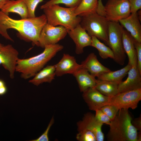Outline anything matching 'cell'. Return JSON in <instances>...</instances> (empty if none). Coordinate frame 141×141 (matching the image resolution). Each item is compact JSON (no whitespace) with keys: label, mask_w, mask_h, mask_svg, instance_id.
Segmentation results:
<instances>
[{"label":"cell","mask_w":141,"mask_h":141,"mask_svg":"<svg viewBox=\"0 0 141 141\" xmlns=\"http://www.w3.org/2000/svg\"><path fill=\"white\" fill-rule=\"evenodd\" d=\"M123 28L119 22L109 21L108 45L113 52L114 60L121 65L124 64L126 58L122 42Z\"/></svg>","instance_id":"obj_6"},{"label":"cell","mask_w":141,"mask_h":141,"mask_svg":"<svg viewBox=\"0 0 141 141\" xmlns=\"http://www.w3.org/2000/svg\"><path fill=\"white\" fill-rule=\"evenodd\" d=\"M56 75L61 76L66 74L73 75L81 68V64H78L75 57L68 54H64L60 61L54 65Z\"/></svg>","instance_id":"obj_14"},{"label":"cell","mask_w":141,"mask_h":141,"mask_svg":"<svg viewBox=\"0 0 141 141\" xmlns=\"http://www.w3.org/2000/svg\"><path fill=\"white\" fill-rule=\"evenodd\" d=\"M104 8L105 16L110 21L118 22L131 14L128 0H108Z\"/></svg>","instance_id":"obj_7"},{"label":"cell","mask_w":141,"mask_h":141,"mask_svg":"<svg viewBox=\"0 0 141 141\" xmlns=\"http://www.w3.org/2000/svg\"><path fill=\"white\" fill-rule=\"evenodd\" d=\"M55 75V65H48L36 73L29 82L37 86L44 82L50 83Z\"/></svg>","instance_id":"obj_21"},{"label":"cell","mask_w":141,"mask_h":141,"mask_svg":"<svg viewBox=\"0 0 141 141\" xmlns=\"http://www.w3.org/2000/svg\"><path fill=\"white\" fill-rule=\"evenodd\" d=\"M132 66L128 63L123 68L119 70L110 71L100 75L97 79L113 82L119 84L122 81L124 78L126 76Z\"/></svg>","instance_id":"obj_22"},{"label":"cell","mask_w":141,"mask_h":141,"mask_svg":"<svg viewBox=\"0 0 141 141\" xmlns=\"http://www.w3.org/2000/svg\"><path fill=\"white\" fill-rule=\"evenodd\" d=\"M73 75L75 77L81 92L89 88L95 87L96 85L97 79L84 68L79 69Z\"/></svg>","instance_id":"obj_18"},{"label":"cell","mask_w":141,"mask_h":141,"mask_svg":"<svg viewBox=\"0 0 141 141\" xmlns=\"http://www.w3.org/2000/svg\"><path fill=\"white\" fill-rule=\"evenodd\" d=\"M91 37V46L96 48L98 51L99 55L104 59L110 58L114 59V54L111 49L101 42L95 36Z\"/></svg>","instance_id":"obj_25"},{"label":"cell","mask_w":141,"mask_h":141,"mask_svg":"<svg viewBox=\"0 0 141 141\" xmlns=\"http://www.w3.org/2000/svg\"><path fill=\"white\" fill-rule=\"evenodd\" d=\"M82 0H50L42 5L40 7L41 9L54 4H64L66 6L69 8H75L79 4Z\"/></svg>","instance_id":"obj_26"},{"label":"cell","mask_w":141,"mask_h":141,"mask_svg":"<svg viewBox=\"0 0 141 141\" xmlns=\"http://www.w3.org/2000/svg\"><path fill=\"white\" fill-rule=\"evenodd\" d=\"M100 109L110 118L111 120L114 118L119 110L116 106L110 104L105 105Z\"/></svg>","instance_id":"obj_29"},{"label":"cell","mask_w":141,"mask_h":141,"mask_svg":"<svg viewBox=\"0 0 141 141\" xmlns=\"http://www.w3.org/2000/svg\"><path fill=\"white\" fill-rule=\"evenodd\" d=\"M43 0H24L26 5L28 11V18L36 17L35 11L38 4Z\"/></svg>","instance_id":"obj_28"},{"label":"cell","mask_w":141,"mask_h":141,"mask_svg":"<svg viewBox=\"0 0 141 141\" xmlns=\"http://www.w3.org/2000/svg\"><path fill=\"white\" fill-rule=\"evenodd\" d=\"M1 10L7 15L9 13H14L19 14L21 19L28 18L27 9L24 0H9Z\"/></svg>","instance_id":"obj_20"},{"label":"cell","mask_w":141,"mask_h":141,"mask_svg":"<svg viewBox=\"0 0 141 141\" xmlns=\"http://www.w3.org/2000/svg\"><path fill=\"white\" fill-rule=\"evenodd\" d=\"M118 84L113 82L97 79L95 87L103 95L110 97L118 93Z\"/></svg>","instance_id":"obj_23"},{"label":"cell","mask_w":141,"mask_h":141,"mask_svg":"<svg viewBox=\"0 0 141 141\" xmlns=\"http://www.w3.org/2000/svg\"><path fill=\"white\" fill-rule=\"evenodd\" d=\"M103 124L97 120L94 114L88 112L84 115L81 120L77 122V126L78 131L83 130H89L94 134L97 141H103L104 134L102 131Z\"/></svg>","instance_id":"obj_11"},{"label":"cell","mask_w":141,"mask_h":141,"mask_svg":"<svg viewBox=\"0 0 141 141\" xmlns=\"http://www.w3.org/2000/svg\"><path fill=\"white\" fill-rule=\"evenodd\" d=\"M3 45L0 43V49L1 48Z\"/></svg>","instance_id":"obj_39"},{"label":"cell","mask_w":141,"mask_h":141,"mask_svg":"<svg viewBox=\"0 0 141 141\" xmlns=\"http://www.w3.org/2000/svg\"><path fill=\"white\" fill-rule=\"evenodd\" d=\"M82 97L89 109L95 111L109 104L110 97L103 95L95 87L83 92Z\"/></svg>","instance_id":"obj_12"},{"label":"cell","mask_w":141,"mask_h":141,"mask_svg":"<svg viewBox=\"0 0 141 141\" xmlns=\"http://www.w3.org/2000/svg\"><path fill=\"white\" fill-rule=\"evenodd\" d=\"M130 5L131 13H136L141 8V0H128Z\"/></svg>","instance_id":"obj_33"},{"label":"cell","mask_w":141,"mask_h":141,"mask_svg":"<svg viewBox=\"0 0 141 141\" xmlns=\"http://www.w3.org/2000/svg\"><path fill=\"white\" fill-rule=\"evenodd\" d=\"M81 64L82 68L86 70L95 77L111 70L99 62L94 53L90 54Z\"/></svg>","instance_id":"obj_17"},{"label":"cell","mask_w":141,"mask_h":141,"mask_svg":"<svg viewBox=\"0 0 141 141\" xmlns=\"http://www.w3.org/2000/svg\"><path fill=\"white\" fill-rule=\"evenodd\" d=\"M98 0H82L76 7L75 13L80 16L87 13L96 12Z\"/></svg>","instance_id":"obj_24"},{"label":"cell","mask_w":141,"mask_h":141,"mask_svg":"<svg viewBox=\"0 0 141 141\" xmlns=\"http://www.w3.org/2000/svg\"><path fill=\"white\" fill-rule=\"evenodd\" d=\"M141 100V88L119 93L110 97L109 104L119 109H136Z\"/></svg>","instance_id":"obj_8"},{"label":"cell","mask_w":141,"mask_h":141,"mask_svg":"<svg viewBox=\"0 0 141 141\" xmlns=\"http://www.w3.org/2000/svg\"><path fill=\"white\" fill-rule=\"evenodd\" d=\"M43 51L39 54L26 59H18L15 71L21 73V77L27 79L33 77L63 46L58 44L46 46Z\"/></svg>","instance_id":"obj_2"},{"label":"cell","mask_w":141,"mask_h":141,"mask_svg":"<svg viewBox=\"0 0 141 141\" xmlns=\"http://www.w3.org/2000/svg\"><path fill=\"white\" fill-rule=\"evenodd\" d=\"M67 34L75 44L77 54L83 53L85 47L91 46V37L80 24L73 29L68 30Z\"/></svg>","instance_id":"obj_13"},{"label":"cell","mask_w":141,"mask_h":141,"mask_svg":"<svg viewBox=\"0 0 141 141\" xmlns=\"http://www.w3.org/2000/svg\"><path fill=\"white\" fill-rule=\"evenodd\" d=\"M5 85L4 82L3 80L0 79V88Z\"/></svg>","instance_id":"obj_38"},{"label":"cell","mask_w":141,"mask_h":141,"mask_svg":"<svg viewBox=\"0 0 141 141\" xmlns=\"http://www.w3.org/2000/svg\"><path fill=\"white\" fill-rule=\"evenodd\" d=\"M68 31L62 26H54L47 23L40 33L38 46L44 48L46 45L57 44L65 37Z\"/></svg>","instance_id":"obj_9"},{"label":"cell","mask_w":141,"mask_h":141,"mask_svg":"<svg viewBox=\"0 0 141 141\" xmlns=\"http://www.w3.org/2000/svg\"><path fill=\"white\" fill-rule=\"evenodd\" d=\"M54 119L53 116L51 118L48 126L44 132L38 138L30 141H48L49 139L48 133L51 127L54 123Z\"/></svg>","instance_id":"obj_31"},{"label":"cell","mask_w":141,"mask_h":141,"mask_svg":"<svg viewBox=\"0 0 141 141\" xmlns=\"http://www.w3.org/2000/svg\"><path fill=\"white\" fill-rule=\"evenodd\" d=\"M132 123L133 125L137 130L141 131V115L138 118L132 120Z\"/></svg>","instance_id":"obj_35"},{"label":"cell","mask_w":141,"mask_h":141,"mask_svg":"<svg viewBox=\"0 0 141 141\" xmlns=\"http://www.w3.org/2000/svg\"><path fill=\"white\" fill-rule=\"evenodd\" d=\"M18 55L17 51L10 44L3 45L0 49V65L9 71L11 79L14 77Z\"/></svg>","instance_id":"obj_10"},{"label":"cell","mask_w":141,"mask_h":141,"mask_svg":"<svg viewBox=\"0 0 141 141\" xmlns=\"http://www.w3.org/2000/svg\"><path fill=\"white\" fill-rule=\"evenodd\" d=\"M137 12L131 13L127 17L118 22L125 28L136 41L141 43V25Z\"/></svg>","instance_id":"obj_15"},{"label":"cell","mask_w":141,"mask_h":141,"mask_svg":"<svg viewBox=\"0 0 141 141\" xmlns=\"http://www.w3.org/2000/svg\"><path fill=\"white\" fill-rule=\"evenodd\" d=\"M95 117L97 120L102 124H105L109 125L111 120L110 118L100 109L95 111Z\"/></svg>","instance_id":"obj_30"},{"label":"cell","mask_w":141,"mask_h":141,"mask_svg":"<svg viewBox=\"0 0 141 141\" xmlns=\"http://www.w3.org/2000/svg\"><path fill=\"white\" fill-rule=\"evenodd\" d=\"M76 138L79 141H97L94 134L91 131L87 130L78 131Z\"/></svg>","instance_id":"obj_27"},{"label":"cell","mask_w":141,"mask_h":141,"mask_svg":"<svg viewBox=\"0 0 141 141\" xmlns=\"http://www.w3.org/2000/svg\"><path fill=\"white\" fill-rule=\"evenodd\" d=\"M8 0H0V10Z\"/></svg>","instance_id":"obj_37"},{"label":"cell","mask_w":141,"mask_h":141,"mask_svg":"<svg viewBox=\"0 0 141 141\" xmlns=\"http://www.w3.org/2000/svg\"><path fill=\"white\" fill-rule=\"evenodd\" d=\"M127 74L126 80L118 84V93L141 88V74L137 65L132 66Z\"/></svg>","instance_id":"obj_16"},{"label":"cell","mask_w":141,"mask_h":141,"mask_svg":"<svg viewBox=\"0 0 141 141\" xmlns=\"http://www.w3.org/2000/svg\"><path fill=\"white\" fill-rule=\"evenodd\" d=\"M134 41L136 51L137 66L140 74H141V43L138 42L134 39Z\"/></svg>","instance_id":"obj_32"},{"label":"cell","mask_w":141,"mask_h":141,"mask_svg":"<svg viewBox=\"0 0 141 141\" xmlns=\"http://www.w3.org/2000/svg\"><path fill=\"white\" fill-rule=\"evenodd\" d=\"M80 16V25L91 37L94 36L108 45V28L109 21L96 12L83 15Z\"/></svg>","instance_id":"obj_5"},{"label":"cell","mask_w":141,"mask_h":141,"mask_svg":"<svg viewBox=\"0 0 141 141\" xmlns=\"http://www.w3.org/2000/svg\"><path fill=\"white\" fill-rule=\"evenodd\" d=\"M7 88L6 85L0 88V95L5 94L7 91Z\"/></svg>","instance_id":"obj_36"},{"label":"cell","mask_w":141,"mask_h":141,"mask_svg":"<svg viewBox=\"0 0 141 141\" xmlns=\"http://www.w3.org/2000/svg\"><path fill=\"white\" fill-rule=\"evenodd\" d=\"M122 42L124 51L128 57V63L132 66L137 65V53L134 39L129 32L124 28L122 33Z\"/></svg>","instance_id":"obj_19"},{"label":"cell","mask_w":141,"mask_h":141,"mask_svg":"<svg viewBox=\"0 0 141 141\" xmlns=\"http://www.w3.org/2000/svg\"><path fill=\"white\" fill-rule=\"evenodd\" d=\"M132 119L128 109H119L111 120L107 135L110 141H138L137 130L132 123Z\"/></svg>","instance_id":"obj_3"},{"label":"cell","mask_w":141,"mask_h":141,"mask_svg":"<svg viewBox=\"0 0 141 141\" xmlns=\"http://www.w3.org/2000/svg\"><path fill=\"white\" fill-rule=\"evenodd\" d=\"M75 8H65L54 4L43 10L47 24L54 26H62L69 30L80 24L81 21V17L75 14Z\"/></svg>","instance_id":"obj_4"},{"label":"cell","mask_w":141,"mask_h":141,"mask_svg":"<svg viewBox=\"0 0 141 141\" xmlns=\"http://www.w3.org/2000/svg\"><path fill=\"white\" fill-rule=\"evenodd\" d=\"M47 23L44 14L33 18L16 20L0 11V34L11 41L13 40L9 35L7 30L13 29L17 31L24 39L38 46L40 33Z\"/></svg>","instance_id":"obj_1"},{"label":"cell","mask_w":141,"mask_h":141,"mask_svg":"<svg viewBox=\"0 0 141 141\" xmlns=\"http://www.w3.org/2000/svg\"><path fill=\"white\" fill-rule=\"evenodd\" d=\"M96 12L100 15L105 17L104 6L102 3V0H98Z\"/></svg>","instance_id":"obj_34"}]
</instances>
